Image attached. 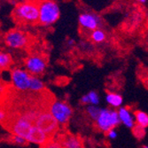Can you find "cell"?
<instances>
[{"instance_id": "obj_22", "label": "cell", "mask_w": 148, "mask_h": 148, "mask_svg": "<svg viewBox=\"0 0 148 148\" xmlns=\"http://www.w3.org/2000/svg\"><path fill=\"white\" fill-rule=\"evenodd\" d=\"M12 140L14 144L19 145H27L29 143L24 138H22L21 136H18V135H14V134H13V136L12 138Z\"/></svg>"}, {"instance_id": "obj_6", "label": "cell", "mask_w": 148, "mask_h": 148, "mask_svg": "<svg viewBox=\"0 0 148 148\" xmlns=\"http://www.w3.org/2000/svg\"><path fill=\"white\" fill-rule=\"evenodd\" d=\"M121 120L118 112L109 109H101L100 114L96 120V125L98 129L105 133L114 130L119 125Z\"/></svg>"}, {"instance_id": "obj_5", "label": "cell", "mask_w": 148, "mask_h": 148, "mask_svg": "<svg viewBox=\"0 0 148 148\" xmlns=\"http://www.w3.org/2000/svg\"><path fill=\"white\" fill-rule=\"evenodd\" d=\"M49 111L58 121L60 125H66L73 114L71 106L64 101L51 100L49 104Z\"/></svg>"}, {"instance_id": "obj_10", "label": "cell", "mask_w": 148, "mask_h": 148, "mask_svg": "<svg viewBox=\"0 0 148 148\" xmlns=\"http://www.w3.org/2000/svg\"><path fill=\"white\" fill-rule=\"evenodd\" d=\"M24 65L26 70L31 75L36 76L42 75L45 71L47 68V61L41 55L33 54L25 60Z\"/></svg>"}, {"instance_id": "obj_20", "label": "cell", "mask_w": 148, "mask_h": 148, "mask_svg": "<svg viewBox=\"0 0 148 148\" xmlns=\"http://www.w3.org/2000/svg\"><path fill=\"white\" fill-rule=\"evenodd\" d=\"M40 145H41V146H40V148H64L58 139L54 140L53 138L46 141L45 143Z\"/></svg>"}, {"instance_id": "obj_23", "label": "cell", "mask_w": 148, "mask_h": 148, "mask_svg": "<svg viewBox=\"0 0 148 148\" xmlns=\"http://www.w3.org/2000/svg\"><path fill=\"white\" fill-rule=\"evenodd\" d=\"M106 135H107V137H108L110 139H115L116 137H117V132L114 129V130H109L108 132H107Z\"/></svg>"}, {"instance_id": "obj_12", "label": "cell", "mask_w": 148, "mask_h": 148, "mask_svg": "<svg viewBox=\"0 0 148 148\" xmlns=\"http://www.w3.org/2000/svg\"><path fill=\"white\" fill-rule=\"evenodd\" d=\"M118 114H119L121 122H122L126 127L130 128V129H132L134 127L135 123H134L133 117L127 107H120Z\"/></svg>"}, {"instance_id": "obj_27", "label": "cell", "mask_w": 148, "mask_h": 148, "mask_svg": "<svg viewBox=\"0 0 148 148\" xmlns=\"http://www.w3.org/2000/svg\"><path fill=\"white\" fill-rule=\"evenodd\" d=\"M136 1H138V3H140V4H143V5H145V4H146L147 0H136Z\"/></svg>"}, {"instance_id": "obj_28", "label": "cell", "mask_w": 148, "mask_h": 148, "mask_svg": "<svg viewBox=\"0 0 148 148\" xmlns=\"http://www.w3.org/2000/svg\"><path fill=\"white\" fill-rule=\"evenodd\" d=\"M141 148H148V145H143Z\"/></svg>"}, {"instance_id": "obj_7", "label": "cell", "mask_w": 148, "mask_h": 148, "mask_svg": "<svg viewBox=\"0 0 148 148\" xmlns=\"http://www.w3.org/2000/svg\"><path fill=\"white\" fill-rule=\"evenodd\" d=\"M78 24L81 29L90 33L95 29H102L104 22L98 13L91 11H85L79 14Z\"/></svg>"}, {"instance_id": "obj_1", "label": "cell", "mask_w": 148, "mask_h": 148, "mask_svg": "<svg viewBox=\"0 0 148 148\" xmlns=\"http://www.w3.org/2000/svg\"><path fill=\"white\" fill-rule=\"evenodd\" d=\"M45 108L46 106L43 105L41 106L36 105L27 106L21 108L16 114L5 117L4 121H7L5 128L14 135L24 138L28 142L42 145L50 140V138L36 126V123L39 114Z\"/></svg>"}, {"instance_id": "obj_13", "label": "cell", "mask_w": 148, "mask_h": 148, "mask_svg": "<svg viewBox=\"0 0 148 148\" xmlns=\"http://www.w3.org/2000/svg\"><path fill=\"white\" fill-rule=\"evenodd\" d=\"M106 33L103 29H98L90 32V39L94 44H102L106 40Z\"/></svg>"}, {"instance_id": "obj_18", "label": "cell", "mask_w": 148, "mask_h": 148, "mask_svg": "<svg viewBox=\"0 0 148 148\" xmlns=\"http://www.w3.org/2000/svg\"><path fill=\"white\" fill-rule=\"evenodd\" d=\"M132 133L134 137H135L136 138L138 139H142L145 138V129L138 125V124H135L134 125V127L132 128Z\"/></svg>"}, {"instance_id": "obj_9", "label": "cell", "mask_w": 148, "mask_h": 148, "mask_svg": "<svg viewBox=\"0 0 148 148\" xmlns=\"http://www.w3.org/2000/svg\"><path fill=\"white\" fill-rule=\"evenodd\" d=\"M31 75L25 69H14L11 73L12 86L19 91H28Z\"/></svg>"}, {"instance_id": "obj_25", "label": "cell", "mask_w": 148, "mask_h": 148, "mask_svg": "<svg viewBox=\"0 0 148 148\" xmlns=\"http://www.w3.org/2000/svg\"><path fill=\"white\" fill-rule=\"evenodd\" d=\"M5 113L3 109L0 108V122H2V121L5 120Z\"/></svg>"}, {"instance_id": "obj_3", "label": "cell", "mask_w": 148, "mask_h": 148, "mask_svg": "<svg viewBox=\"0 0 148 148\" xmlns=\"http://www.w3.org/2000/svg\"><path fill=\"white\" fill-rule=\"evenodd\" d=\"M39 24L45 27L55 24L60 17V9L55 0H37Z\"/></svg>"}, {"instance_id": "obj_16", "label": "cell", "mask_w": 148, "mask_h": 148, "mask_svg": "<svg viewBox=\"0 0 148 148\" xmlns=\"http://www.w3.org/2000/svg\"><path fill=\"white\" fill-rule=\"evenodd\" d=\"M134 115H135L136 118V124L145 129L148 127V114L140 110H137L134 112Z\"/></svg>"}, {"instance_id": "obj_24", "label": "cell", "mask_w": 148, "mask_h": 148, "mask_svg": "<svg viewBox=\"0 0 148 148\" xmlns=\"http://www.w3.org/2000/svg\"><path fill=\"white\" fill-rule=\"evenodd\" d=\"M81 102H82V104H84V105H90V99H89L88 95L83 96L82 99H81Z\"/></svg>"}, {"instance_id": "obj_21", "label": "cell", "mask_w": 148, "mask_h": 148, "mask_svg": "<svg viewBox=\"0 0 148 148\" xmlns=\"http://www.w3.org/2000/svg\"><path fill=\"white\" fill-rule=\"evenodd\" d=\"M88 97H89V99H90V105H92V106H96L99 103V97L97 94V92L95 91H90L88 94Z\"/></svg>"}, {"instance_id": "obj_15", "label": "cell", "mask_w": 148, "mask_h": 148, "mask_svg": "<svg viewBox=\"0 0 148 148\" xmlns=\"http://www.w3.org/2000/svg\"><path fill=\"white\" fill-rule=\"evenodd\" d=\"M106 99L107 103L114 107L121 106L123 104V97L117 93H114V92H107Z\"/></svg>"}, {"instance_id": "obj_17", "label": "cell", "mask_w": 148, "mask_h": 148, "mask_svg": "<svg viewBox=\"0 0 148 148\" xmlns=\"http://www.w3.org/2000/svg\"><path fill=\"white\" fill-rule=\"evenodd\" d=\"M11 62L12 59L8 53L0 51V69H6Z\"/></svg>"}, {"instance_id": "obj_14", "label": "cell", "mask_w": 148, "mask_h": 148, "mask_svg": "<svg viewBox=\"0 0 148 148\" xmlns=\"http://www.w3.org/2000/svg\"><path fill=\"white\" fill-rule=\"evenodd\" d=\"M45 86L42 80H40L36 75H31L30 77V83H29V91L33 92H41L45 90Z\"/></svg>"}, {"instance_id": "obj_11", "label": "cell", "mask_w": 148, "mask_h": 148, "mask_svg": "<svg viewBox=\"0 0 148 148\" xmlns=\"http://www.w3.org/2000/svg\"><path fill=\"white\" fill-rule=\"evenodd\" d=\"M58 140L64 148H84L83 139L79 136L71 133L60 134L58 137Z\"/></svg>"}, {"instance_id": "obj_4", "label": "cell", "mask_w": 148, "mask_h": 148, "mask_svg": "<svg viewBox=\"0 0 148 148\" xmlns=\"http://www.w3.org/2000/svg\"><path fill=\"white\" fill-rule=\"evenodd\" d=\"M36 126L41 131H43L45 135H47L50 139L54 138L60 129V123L54 118V116L50 113L49 107L45 108L39 114Z\"/></svg>"}, {"instance_id": "obj_2", "label": "cell", "mask_w": 148, "mask_h": 148, "mask_svg": "<svg viewBox=\"0 0 148 148\" xmlns=\"http://www.w3.org/2000/svg\"><path fill=\"white\" fill-rule=\"evenodd\" d=\"M15 21L22 24H36L39 22V7L37 0H26L19 3L12 11Z\"/></svg>"}, {"instance_id": "obj_19", "label": "cell", "mask_w": 148, "mask_h": 148, "mask_svg": "<svg viewBox=\"0 0 148 148\" xmlns=\"http://www.w3.org/2000/svg\"><path fill=\"white\" fill-rule=\"evenodd\" d=\"M100 111H101V109L95 106H87V109H86L88 115L94 121H96L98 119V117L100 114Z\"/></svg>"}, {"instance_id": "obj_26", "label": "cell", "mask_w": 148, "mask_h": 148, "mask_svg": "<svg viewBox=\"0 0 148 148\" xmlns=\"http://www.w3.org/2000/svg\"><path fill=\"white\" fill-rule=\"evenodd\" d=\"M75 45V40L73 39V38H70L69 39V41H68V45L69 46H74Z\"/></svg>"}, {"instance_id": "obj_8", "label": "cell", "mask_w": 148, "mask_h": 148, "mask_svg": "<svg viewBox=\"0 0 148 148\" xmlns=\"http://www.w3.org/2000/svg\"><path fill=\"white\" fill-rule=\"evenodd\" d=\"M29 42V36L18 29H12L5 36V44L12 49H22Z\"/></svg>"}]
</instances>
